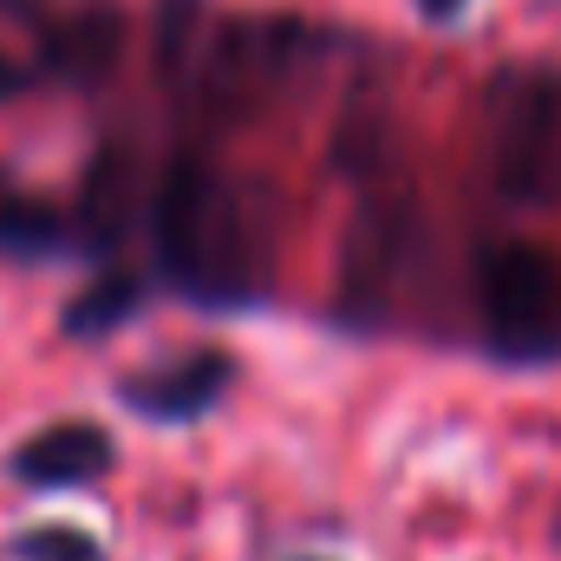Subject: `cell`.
<instances>
[{
	"instance_id": "6da1fadb",
	"label": "cell",
	"mask_w": 561,
	"mask_h": 561,
	"mask_svg": "<svg viewBox=\"0 0 561 561\" xmlns=\"http://www.w3.org/2000/svg\"><path fill=\"white\" fill-rule=\"evenodd\" d=\"M280 203L268 183H229L203 163H176L157 190V255L190 294L236 300L268 275Z\"/></svg>"
},
{
	"instance_id": "7a4b0ae2",
	"label": "cell",
	"mask_w": 561,
	"mask_h": 561,
	"mask_svg": "<svg viewBox=\"0 0 561 561\" xmlns=\"http://www.w3.org/2000/svg\"><path fill=\"white\" fill-rule=\"evenodd\" d=\"M483 313L503 353H556L561 346V262L536 242H503L483 262Z\"/></svg>"
},
{
	"instance_id": "3957f363",
	"label": "cell",
	"mask_w": 561,
	"mask_h": 561,
	"mask_svg": "<svg viewBox=\"0 0 561 561\" xmlns=\"http://www.w3.org/2000/svg\"><path fill=\"white\" fill-rule=\"evenodd\" d=\"M229 379H236V359L216 353V346H203V353H183V359H170V366L131 373L118 392H125V405L144 412V419L183 424V419H203V412L229 392Z\"/></svg>"
},
{
	"instance_id": "277c9868",
	"label": "cell",
	"mask_w": 561,
	"mask_h": 561,
	"mask_svg": "<svg viewBox=\"0 0 561 561\" xmlns=\"http://www.w3.org/2000/svg\"><path fill=\"white\" fill-rule=\"evenodd\" d=\"M112 463H118V450H112V431H105V424H46V431H33V437L7 457V470H13L20 483H33V490L92 483V477H105Z\"/></svg>"
},
{
	"instance_id": "5b68a950",
	"label": "cell",
	"mask_w": 561,
	"mask_h": 561,
	"mask_svg": "<svg viewBox=\"0 0 561 561\" xmlns=\"http://www.w3.org/2000/svg\"><path fill=\"white\" fill-rule=\"evenodd\" d=\"M118 46H125V20L112 7H99V13H79L72 26L53 33V66L72 72V79H105V66L118 59Z\"/></svg>"
},
{
	"instance_id": "8992f818",
	"label": "cell",
	"mask_w": 561,
	"mask_h": 561,
	"mask_svg": "<svg viewBox=\"0 0 561 561\" xmlns=\"http://www.w3.org/2000/svg\"><path fill=\"white\" fill-rule=\"evenodd\" d=\"M0 249L7 255H46V249H59V209L46 196H26V190L0 183Z\"/></svg>"
},
{
	"instance_id": "52a82bcc",
	"label": "cell",
	"mask_w": 561,
	"mask_h": 561,
	"mask_svg": "<svg viewBox=\"0 0 561 561\" xmlns=\"http://www.w3.org/2000/svg\"><path fill=\"white\" fill-rule=\"evenodd\" d=\"M138 300H144V280H131V275L99 280L92 294H79V300L66 307V333H72V340H92V333H105V327L131 320V313H138Z\"/></svg>"
},
{
	"instance_id": "ba28073f",
	"label": "cell",
	"mask_w": 561,
	"mask_h": 561,
	"mask_svg": "<svg viewBox=\"0 0 561 561\" xmlns=\"http://www.w3.org/2000/svg\"><path fill=\"white\" fill-rule=\"evenodd\" d=\"M13 561H105V549L79 529H26L13 542Z\"/></svg>"
},
{
	"instance_id": "9c48e42d",
	"label": "cell",
	"mask_w": 561,
	"mask_h": 561,
	"mask_svg": "<svg viewBox=\"0 0 561 561\" xmlns=\"http://www.w3.org/2000/svg\"><path fill=\"white\" fill-rule=\"evenodd\" d=\"M424 20H450V13H463V0H419Z\"/></svg>"
},
{
	"instance_id": "30bf717a",
	"label": "cell",
	"mask_w": 561,
	"mask_h": 561,
	"mask_svg": "<svg viewBox=\"0 0 561 561\" xmlns=\"http://www.w3.org/2000/svg\"><path fill=\"white\" fill-rule=\"evenodd\" d=\"M0 7H26V0H0Z\"/></svg>"
}]
</instances>
